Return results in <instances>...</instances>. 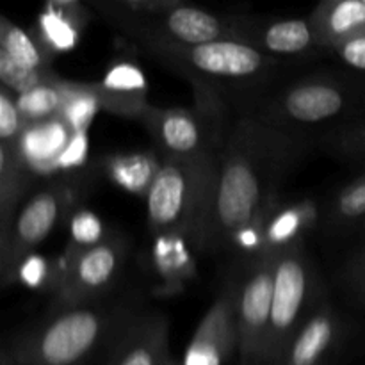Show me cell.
Listing matches in <instances>:
<instances>
[{
	"mask_svg": "<svg viewBox=\"0 0 365 365\" xmlns=\"http://www.w3.org/2000/svg\"><path fill=\"white\" fill-rule=\"evenodd\" d=\"M298 135L264 123L255 114L232 121L220 148L212 209L198 248L260 252L262 225L278 200V189L299 157Z\"/></svg>",
	"mask_w": 365,
	"mask_h": 365,
	"instance_id": "6da1fadb",
	"label": "cell"
},
{
	"mask_svg": "<svg viewBox=\"0 0 365 365\" xmlns=\"http://www.w3.org/2000/svg\"><path fill=\"white\" fill-rule=\"evenodd\" d=\"M128 316L93 305L57 310L4 346L2 365H86Z\"/></svg>",
	"mask_w": 365,
	"mask_h": 365,
	"instance_id": "7a4b0ae2",
	"label": "cell"
},
{
	"mask_svg": "<svg viewBox=\"0 0 365 365\" xmlns=\"http://www.w3.org/2000/svg\"><path fill=\"white\" fill-rule=\"evenodd\" d=\"M160 159L159 175L145 198L150 230L198 246L212 209L220 150L198 159Z\"/></svg>",
	"mask_w": 365,
	"mask_h": 365,
	"instance_id": "3957f363",
	"label": "cell"
},
{
	"mask_svg": "<svg viewBox=\"0 0 365 365\" xmlns=\"http://www.w3.org/2000/svg\"><path fill=\"white\" fill-rule=\"evenodd\" d=\"M323 298L319 278L303 245L282 252L274 269L266 365L282 362L294 335Z\"/></svg>",
	"mask_w": 365,
	"mask_h": 365,
	"instance_id": "277c9868",
	"label": "cell"
},
{
	"mask_svg": "<svg viewBox=\"0 0 365 365\" xmlns=\"http://www.w3.org/2000/svg\"><path fill=\"white\" fill-rule=\"evenodd\" d=\"M145 50L182 71L195 89H209L212 82L241 84L259 81L277 66L274 57L239 39H221L198 46H150Z\"/></svg>",
	"mask_w": 365,
	"mask_h": 365,
	"instance_id": "5b68a950",
	"label": "cell"
},
{
	"mask_svg": "<svg viewBox=\"0 0 365 365\" xmlns=\"http://www.w3.org/2000/svg\"><path fill=\"white\" fill-rule=\"evenodd\" d=\"M353 103L344 82L330 77H309L285 86L255 113L264 123L296 135L299 128L317 127L341 118Z\"/></svg>",
	"mask_w": 365,
	"mask_h": 365,
	"instance_id": "8992f818",
	"label": "cell"
},
{
	"mask_svg": "<svg viewBox=\"0 0 365 365\" xmlns=\"http://www.w3.org/2000/svg\"><path fill=\"white\" fill-rule=\"evenodd\" d=\"M280 255V253H278ZM278 255L257 253L237 280L235 319L241 365H266L273 282Z\"/></svg>",
	"mask_w": 365,
	"mask_h": 365,
	"instance_id": "52a82bcc",
	"label": "cell"
},
{
	"mask_svg": "<svg viewBox=\"0 0 365 365\" xmlns=\"http://www.w3.org/2000/svg\"><path fill=\"white\" fill-rule=\"evenodd\" d=\"M217 114L220 107L203 102L195 109L150 106L139 121L145 125L160 157L198 159L221 148L227 128H214L212 120Z\"/></svg>",
	"mask_w": 365,
	"mask_h": 365,
	"instance_id": "ba28073f",
	"label": "cell"
},
{
	"mask_svg": "<svg viewBox=\"0 0 365 365\" xmlns=\"http://www.w3.org/2000/svg\"><path fill=\"white\" fill-rule=\"evenodd\" d=\"M70 203L64 185H50L36 192L14 217L9 234L0 239V280L4 287L16 280L25 259L48 237Z\"/></svg>",
	"mask_w": 365,
	"mask_h": 365,
	"instance_id": "9c48e42d",
	"label": "cell"
},
{
	"mask_svg": "<svg viewBox=\"0 0 365 365\" xmlns=\"http://www.w3.org/2000/svg\"><path fill=\"white\" fill-rule=\"evenodd\" d=\"M139 46H198L221 39H237V24L230 18L180 2L157 20L121 29Z\"/></svg>",
	"mask_w": 365,
	"mask_h": 365,
	"instance_id": "30bf717a",
	"label": "cell"
},
{
	"mask_svg": "<svg viewBox=\"0 0 365 365\" xmlns=\"http://www.w3.org/2000/svg\"><path fill=\"white\" fill-rule=\"evenodd\" d=\"M125 253V241L114 235H107L98 246L82 252L71 262L66 277L56 289L57 309L89 305L93 299L109 291L123 266Z\"/></svg>",
	"mask_w": 365,
	"mask_h": 365,
	"instance_id": "8fae6325",
	"label": "cell"
},
{
	"mask_svg": "<svg viewBox=\"0 0 365 365\" xmlns=\"http://www.w3.org/2000/svg\"><path fill=\"white\" fill-rule=\"evenodd\" d=\"M235 292L237 280H228L200 321L185 351L184 365H225L239 351Z\"/></svg>",
	"mask_w": 365,
	"mask_h": 365,
	"instance_id": "7c38bea8",
	"label": "cell"
},
{
	"mask_svg": "<svg viewBox=\"0 0 365 365\" xmlns=\"http://www.w3.org/2000/svg\"><path fill=\"white\" fill-rule=\"evenodd\" d=\"M170 321L160 312L130 314L114 337L109 365H170Z\"/></svg>",
	"mask_w": 365,
	"mask_h": 365,
	"instance_id": "4fadbf2b",
	"label": "cell"
},
{
	"mask_svg": "<svg viewBox=\"0 0 365 365\" xmlns=\"http://www.w3.org/2000/svg\"><path fill=\"white\" fill-rule=\"evenodd\" d=\"M237 39L274 59L299 57L321 48L309 16L237 25Z\"/></svg>",
	"mask_w": 365,
	"mask_h": 365,
	"instance_id": "5bb4252c",
	"label": "cell"
},
{
	"mask_svg": "<svg viewBox=\"0 0 365 365\" xmlns=\"http://www.w3.org/2000/svg\"><path fill=\"white\" fill-rule=\"evenodd\" d=\"M342 337V324L327 298L299 328L278 365H328Z\"/></svg>",
	"mask_w": 365,
	"mask_h": 365,
	"instance_id": "9a60e30c",
	"label": "cell"
},
{
	"mask_svg": "<svg viewBox=\"0 0 365 365\" xmlns=\"http://www.w3.org/2000/svg\"><path fill=\"white\" fill-rule=\"evenodd\" d=\"M102 109L114 116L141 120L150 107L148 81L134 63H114L98 82H91Z\"/></svg>",
	"mask_w": 365,
	"mask_h": 365,
	"instance_id": "2e32d148",
	"label": "cell"
},
{
	"mask_svg": "<svg viewBox=\"0 0 365 365\" xmlns=\"http://www.w3.org/2000/svg\"><path fill=\"white\" fill-rule=\"evenodd\" d=\"M71 128L63 118L31 123L25 127L16 153L31 177L57 175V163L71 138Z\"/></svg>",
	"mask_w": 365,
	"mask_h": 365,
	"instance_id": "e0dca14e",
	"label": "cell"
},
{
	"mask_svg": "<svg viewBox=\"0 0 365 365\" xmlns=\"http://www.w3.org/2000/svg\"><path fill=\"white\" fill-rule=\"evenodd\" d=\"M319 217L316 202L299 200L287 205H274L262 225L259 253H273L296 248L303 245L305 235L316 227Z\"/></svg>",
	"mask_w": 365,
	"mask_h": 365,
	"instance_id": "ac0fdd59",
	"label": "cell"
},
{
	"mask_svg": "<svg viewBox=\"0 0 365 365\" xmlns=\"http://www.w3.org/2000/svg\"><path fill=\"white\" fill-rule=\"evenodd\" d=\"M88 18L89 14L81 2L52 0L38 14L31 32L53 57H57L78 45Z\"/></svg>",
	"mask_w": 365,
	"mask_h": 365,
	"instance_id": "d6986e66",
	"label": "cell"
},
{
	"mask_svg": "<svg viewBox=\"0 0 365 365\" xmlns=\"http://www.w3.org/2000/svg\"><path fill=\"white\" fill-rule=\"evenodd\" d=\"M321 48L365 31V0H324L309 14Z\"/></svg>",
	"mask_w": 365,
	"mask_h": 365,
	"instance_id": "ffe728a7",
	"label": "cell"
},
{
	"mask_svg": "<svg viewBox=\"0 0 365 365\" xmlns=\"http://www.w3.org/2000/svg\"><path fill=\"white\" fill-rule=\"evenodd\" d=\"M160 163L157 152L110 153L103 159V173L114 185L145 200L159 175Z\"/></svg>",
	"mask_w": 365,
	"mask_h": 365,
	"instance_id": "44dd1931",
	"label": "cell"
},
{
	"mask_svg": "<svg viewBox=\"0 0 365 365\" xmlns=\"http://www.w3.org/2000/svg\"><path fill=\"white\" fill-rule=\"evenodd\" d=\"M31 175L14 146L0 145V239L9 234L16 207L29 187Z\"/></svg>",
	"mask_w": 365,
	"mask_h": 365,
	"instance_id": "7402d4cb",
	"label": "cell"
},
{
	"mask_svg": "<svg viewBox=\"0 0 365 365\" xmlns=\"http://www.w3.org/2000/svg\"><path fill=\"white\" fill-rule=\"evenodd\" d=\"M0 50H4L21 66L32 70H52L50 66L56 59L32 32H27L6 16L0 20Z\"/></svg>",
	"mask_w": 365,
	"mask_h": 365,
	"instance_id": "603a6c76",
	"label": "cell"
},
{
	"mask_svg": "<svg viewBox=\"0 0 365 365\" xmlns=\"http://www.w3.org/2000/svg\"><path fill=\"white\" fill-rule=\"evenodd\" d=\"M68 96V81L57 78L50 84L39 86L32 91L14 96L16 109L27 125L39 123V121L53 120L61 116Z\"/></svg>",
	"mask_w": 365,
	"mask_h": 365,
	"instance_id": "cb8c5ba5",
	"label": "cell"
},
{
	"mask_svg": "<svg viewBox=\"0 0 365 365\" xmlns=\"http://www.w3.org/2000/svg\"><path fill=\"white\" fill-rule=\"evenodd\" d=\"M331 225L341 230L365 228V173L342 185L330 202Z\"/></svg>",
	"mask_w": 365,
	"mask_h": 365,
	"instance_id": "d4e9b609",
	"label": "cell"
},
{
	"mask_svg": "<svg viewBox=\"0 0 365 365\" xmlns=\"http://www.w3.org/2000/svg\"><path fill=\"white\" fill-rule=\"evenodd\" d=\"M102 109L91 82L68 81V96L61 116L71 132H88L93 120Z\"/></svg>",
	"mask_w": 365,
	"mask_h": 365,
	"instance_id": "484cf974",
	"label": "cell"
},
{
	"mask_svg": "<svg viewBox=\"0 0 365 365\" xmlns=\"http://www.w3.org/2000/svg\"><path fill=\"white\" fill-rule=\"evenodd\" d=\"M107 239L106 230H103V223L96 214L91 210H78L73 214L70 223V242H68L66 250H64L61 262L70 269L71 262L81 255L86 250H91L98 246Z\"/></svg>",
	"mask_w": 365,
	"mask_h": 365,
	"instance_id": "4316f807",
	"label": "cell"
},
{
	"mask_svg": "<svg viewBox=\"0 0 365 365\" xmlns=\"http://www.w3.org/2000/svg\"><path fill=\"white\" fill-rule=\"evenodd\" d=\"M57 78L59 75L53 70H32V68L21 66L4 50H0V81H2V88L7 89L13 96L24 95L39 86L50 84Z\"/></svg>",
	"mask_w": 365,
	"mask_h": 365,
	"instance_id": "83f0119b",
	"label": "cell"
},
{
	"mask_svg": "<svg viewBox=\"0 0 365 365\" xmlns=\"http://www.w3.org/2000/svg\"><path fill=\"white\" fill-rule=\"evenodd\" d=\"M327 143L339 155L353 160H365V120H359L346 125L341 130H335Z\"/></svg>",
	"mask_w": 365,
	"mask_h": 365,
	"instance_id": "f1b7e54d",
	"label": "cell"
},
{
	"mask_svg": "<svg viewBox=\"0 0 365 365\" xmlns=\"http://www.w3.org/2000/svg\"><path fill=\"white\" fill-rule=\"evenodd\" d=\"M27 123L16 109L14 96L7 89L0 91V145L16 148Z\"/></svg>",
	"mask_w": 365,
	"mask_h": 365,
	"instance_id": "f546056e",
	"label": "cell"
},
{
	"mask_svg": "<svg viewBox=\"0 0 365 365\" xmlns=\"http://www.w3.org/2000/svg\"><path fill=\"white\" fill-rule=\"evenodd\" d=\"M89 138L88 132H73L68 141L66 148L61 153L59 163H57V173H66V171L81 170L88 160Z\"/></svg>",
	"mask_w": 365,
	"mask_h": 365,
	"instance_id": "4dcf8cb0",
	"label": "cell"
},
{
	"mask_svg": "<svg viewBox=\"0 0 365 365\" xmlns=\"http://www.w3.org/2000/svg\"><path fill=\"white\" fill-rule=\"evenodd\" d=\"M342 278L349 292L365 307V245L349 257L342 269Z\"/></svg>",
	"mask_w": 365,
	"mask_h": 365,
	"instance_id": "1f68e13d",
	"label": "cell"
},
{
	"mask_svg": "<svg viewBox=\"0 0 365 365\" xmlns=\"http://www.w3.org/2000/svg\"><path fill=\"white\" fill-rule=\"evenodd\" d=\"M331 50H334V52L341 57L342 63L348 64L349 68L365 71V31L344 39V41L335 45Z\"/></svg>",
	"mask_w": 365,
	"mask_h": 365,
	"instance_id": "d6a6232c",
	"label": "cell"
},
{
	"mask_svg": "<svg viewBox=\"0 0 365 365\" xmlns=\"http://www.w3.org/2000/svg\"><path fill=\"white\" fill-rule=\"evenodd\" d=\"M53 271L50 269L46 260L39 255H31L24 260L16 274V280L24 282L27 287H39L46 282V278H52Z\"/></svg>",
	"mask_w": 365,
	"mask_h": 365,
	"instance_id": "836d02e7",
	"label": "cell"
},
{
	"mask_svg": "<svg viewBox=\"0 0 365 365\" xmlns=\"http://www.w3.org/2000/svg\"><path fill=\"white\" fill-rule=\"evenodd\" d=\"M170 365H178V364H177V362H175V360H173V362H171Z\"/></svg>",
	"mask_w": 365,
	"mask_h": 365,
	"instance_id": "e575fe53",
	"label": "cell"
}]
</instances>
